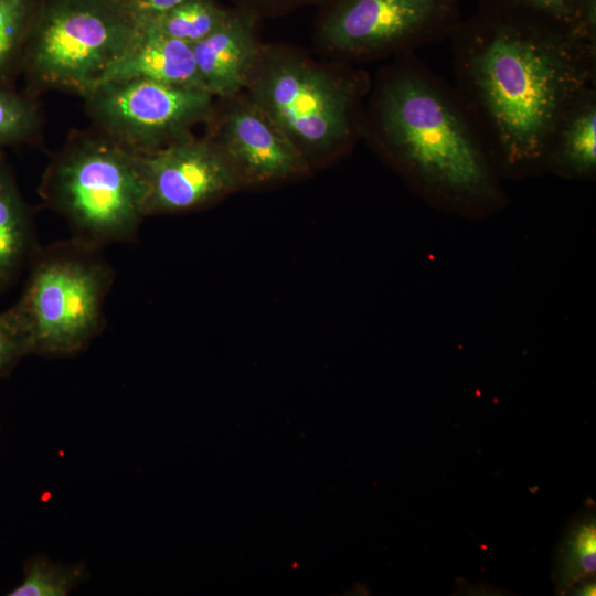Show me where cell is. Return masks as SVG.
<instances>
[{"instance_id": "obj_1", "label": "cell", "mask_w": 596, "mask_h": 596, "mask_svg": "<svg viewBox=\"0 0 596 596\" xmlns=\"http://www.w3.org/2000/svg\"><path fill=\"white\" fill-rule=\"evenodd\" d=\"M448 39L454 88L500 177L545 173L556 126L596 84V45L500 0H478Z\"/></svg>"}, {"instance_id": "obj_2", "label": "cell", "mask_w": 596, "mask_h": 596, "mask_svg": "<svg viewBox=\"0 0 596 596\" xmlns=\"http://www.w3.org/2000/svg\"><path fill=\"white\" fill-rule=\"evenodd\" d=\"M361 137L435 207L478 219L508 203L503 179L454 86L415 52L396 55L376 75Z\"/></svg>"}, {"instance_id": "obj_3", "label": "cell", "mask_w": 596, "mask_h": 596, "mask_svg": "<svg viewBox=\"0 0 596 596\" xmlns=\"http://www.w3.org/2000/svg\"><path fill=\"white\" fill-rule=\"evenodd\" d=\"M370 87L368 74L350 63L326 66L283 45H262L244 92L312 168L361 136Z\"/></svg>"}, {"instance_id": "obj_4", "label": "cell", "mask_w": 596, "mask_h": 596, "mask_svg": "<svg viewBox=\"0 0 596 596\" xmlns=\"http://www.w3.org/2000/svg\"><path fill=\"white\" fill-rule=\"evenodd\" d=\"M39 193L74 237L98 246L134 241L147 217L138 156L97 130L70 136L49 162Z\"/></svg>"}, {"instance_id": "obj_5", "label": "cell", "mask_w": 596, "mask_h": 596, "mask_svg": "<svg viewBox=\"0 0 596 596\" xmlns=\"http://www.w3.org/2000/svg\"><path fill=\"white\" fill-rule=\"evenodd\" d=\"M138 31L117 0H40L20 65L28 94L57 89L84 97Z\"/></svg>"}, {"instance_id": "obj_6", "label": "cell", "mask_w": 596, "mask_h": 596, "mask_svg": "<svg viewBox=\"0 0 596 596\" xmlns=\"http://www.w3.org/2000/svg\"><path fill=\"white\" fill-rule=\"evenodd\" d=\"M24 290L14 306L31 352L70 354L84 348L104 324L114 272L102 246L72 236L39 247Z\"/></svg>"}, {"instance_id": "obj_7", "label": "cell", "mask_w": 596, "mask_h": 596, "mask_svg": "<svg viewBox=\"0 0 596 596\" xmlns=\"http://www.w3.org/2000/svg\"><path fill=\"white\" fill-rule=\"evenodd\" d=\"M460 19L459 0H323L316 34L340 62H363L448 39Z\"/></svg>"}, {"instance_id": "obj_8", "label": "cell", "mask_w": 596, "mask_h": 596, "mask_svg": "<svg viewBox=\"0 0 596 596\" xmlns=\"http://www.w3.org/2000/svg\"><path fill=\"white\" fill-rule=\"evenodd\" d=\"M83 98L95 130L135 156L190 136L215 105L204 88L148 79L105 82Z\"/></svg>"}, {"instance_id": "obj_9", "label": "cell", "mask_w": 596, "mask_h": 596, "mask_svg": "<svg viewBox=\"0 0 596 596\" xmlns=\"http://www.w3.org/2000/svg\"><path fill=\"white\" fill-rule=\"evenodd\" d=\"M206 137L241 187H265L306 177L311 168L277 124L245 93L220 99Z\"/></svg>"}, {"instance_id": "obj_10", "label": "cell", "mask_w": 596, "mask_h": 596, "mask_svg": "<svg viewBox=\"0 0 596 596\" xmlns=\"http://www.w3.org/2000/svg\"><path fill=\"white\" fill-rule=\"evenodd\" d=\"M138 159L146 216L201 210L242 189L225 158L206 137L190 135Z\"/></svg>"}, {"instance_id": "obj_11", "label": "cell", "mask_w": 596, "mask_h": 596, "mask_svg": "<svg viewBox=\"0 0 596 596\" xmlns=\"http://www.w3.org/2000/svg\"><path fill=\"white\" fill-rule=\"evenodd\" d=\"M257 20L246 11L230 8L225 20L192 45L202 83L215 98H230L245 91L262 49L256 38Z\"/></svg>"}, {"instance_id": "obj_12", "label": "cell", "mask_w": 596, "mask_h": 596, "mask_svg": "<svg viewBox=\"0 0 596 596\" xmlns=\"http://www.w3.org/2000/svg\"><path fill=\"white\" fill-rule=\"evenodd\" d=\"M126 79H148L205 89L196 68L192 45L147 26H139L129 47L108 68L99 84Z\"/></svg>"}, {"instance_id": "obj_13", "label": "cell", "mask_w": 596, "mask_h": 596, "mask_svg": "<svg viewBox=\"0 0 596 596\" xmlns=\"http://www.w3.org/2000/svg\"><path fill=\"white\" fill-rule=\"evenodd\" d=\"M546 172L592 181L596 174V85L583 91L556 126L547 151Z\"/></svg>"}, {"instance_id": "obj_14", "label": "cell", "mask_w": 596, "mask_h": 596, "mask_svg": "<svg viewBox=\"0 0 596 596\" xmlns=\"http://www.w3.org/2000/svg\"><path fill=\"white\" fill-rule=\"evenodd\" d=\"M38 248L30 206L10 168L0 160V289L17 280Z\"/></svg>"}, {"instance_id": "obj_15", "label": "cell", "mask_w": 596, "mask_h": 596, "mask_svg": "<svg viewBox=\"0 0 596 596\" xmlns=\"http://www.w3.org/2000/svg\"><path fill=\"white\" fill-rule=\"evenodd\" d=\"M228 11L215 0H185L142 26L194 45L211 34Z\"/></svg>"}, {"instance_id": "obj_16", "label": "cell", "mask_w": 596, "mask_h": 596, "mask_svg": "<svg viewBox=\"0 0 596 596\" xmlns=\"http://www.w3.org/2000/svg\"><path fill=\"white\" fill-rule=\"evenodd\" d=\"M40 0H0V84L20 70L29 28Z\"/></svg>"}, {"instance_id": "obj_17", "label": "cell", "mask_w": 596, "mask_h": 596, "mask_svg": "<svg viewBox=\"0 0 596 596\" xmlns=\"http://www.w3.org/2000/svg\"><path fill=\"white\" fill-rule=\"evenodd\" d=\"M41 128V111L33 96L0 84V147L32 142Z\"/></svg>"}, {"instance_id": "obj_18", "label": "cell", "mask_w": 596, "mask_h": 596, "mask_svg": "<svg viewBox=\"0 0 596 596\" xmlns=\"http://www.w3.org/2000/svg\"><path fill=\"white\" fill-rule=\"evenodd\" d=\"M596 531L594 518L576 522L564 541L557 562L562 586L584 582L595 573Z\"/></svg>"}, {"instance_id": "obj_19", "label": "cell", "mask_w": 596, "mask_h": 596, "mask_svg": "<svg viewBox=\"0 0 596 596\" xmlns=\"http://www.w3.org/2000/svg\"><path fill=\"white\" fill-rule=\"evenodd\" d=\"M501 2L551 21L590 43L582 30L583 0H500ZM593 44V43H590ZM596 45V44H594Z\"/></svg>"}, {"instance_id": "obj_20", "label": "cell", "mask_w": 596, "mask_h": 596, "mask_svg": "<svg viewBox=\"0 0 596 596\" xmlns=\"http://www.w3.org/2000/svg\"><path fill=\"white\" fill-rule=\"evenodd\" d=\"M30 352L29 338L14 306L0 312V375Z\"/></svg>"}, {"instance_id": "obj_21", "label": "cell", "mask_w": 596, "mask_h": 596, "mask_svg": "<svg viewBox=\"0 0 596 596\" xmlns=\"http://www.w3.org/2000/svg\"><path fill=\"white\" fill-rule=\"evenodd\" d=\"M70 588V581L65 574L43 564L34 563L30 566L22 583L11 590L12 596H64Z\"/></svg>"}, {"instance_id": "obj_22", "label": "cell", "mask_w": 596, "mask_h": 596, "mask_svg": "<svg viewBox=\"0 0 596 596\" xmlns=\"http://www.w3.org/2000/svg\"><path fill=\"white\" fill-rule=\"evenodd\" d=\"M234 8L246 11L257 19L275 17L289 12L309 3H321L323 0H232Z\"/></svg>"}, {"instance_id": "obj_23", "label": "cell", "mask_w": 596, "mask_h": 596, "mask_svg": "<svg viewBox=\"0 0 596 596\" xmlns=\"http://www.w3.org/2000/svg\"><path fill=\"white\" fill-rule=\"evenodd\" d=\"M132 17L139 26L146 25L156 18L185 0H117Z\"/></svg>"}]
</instances>
